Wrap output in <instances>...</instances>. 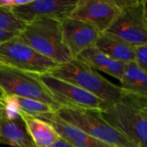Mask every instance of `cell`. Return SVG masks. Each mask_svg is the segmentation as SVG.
I'll return each instance as SVG.
<instances>
[{
  "label": "cell",
  "instance_id": "cell-1",
  "mask_svg": "<svg viewBox=\"0 0 147 147\" xmlns=\"http://www.w3.org/2000/svg\"><path fill=\"white\" fill-rule=\"evenodd\" d=\"M102 118L135 147H147V96L127 92L101 111Z\"/></svg>",
  "mask_w": 147,
  "mask_h": 147
},
{
  "label": "cell",
  "instance_id": "cell-2",
  "mask_svg": "<svg viewBox=\"0 0 147 147\" xmlns=\"http://www.w3.org/2000/svg\"><path fill=\"white\" fill-rule=\"evenodd\" d=\"M48 74L90 92L107 104L121 100L127 93L78 59L58 65Z\"/></svg>",
  "mask_w": 147,
  "mask_h": 147
},
{
  "label": "cell",
  "instance_id": "cell-3",
  "mask_svg": "<svg viewBox=\"0 0 147 147\" xmlns=\"http://www.w3.org/2000/svg\"><path fill=\"white\" fill-rule=\"evenodd\" d=\"M18 37L34 51L59 65L72 59L63 42L60 20L50 17L36 19L27 23Z\"/></svg>",
  "mask_w": 147,
  "mask_h": 147
},
{
  "label": "cell",
  "instance_id": "cell-4",
  "mask_svg": "<svg viewBox=\"0 0 147 147\" xmlns=\"http://www.w3.org/2000/svg\"><path fill=\"white\" fill-rule=\"evenodd\" d=\"M120 12L106 34L133 46L147 44L146 0H114Z\"/></svg>",
  "mask_w": 147,
  "mask_h": 147
},
{
  "label": "cell",
  "instance_id": "cell-5",
  "mask_svg": "<svg viewBox=\"0 0 147 147\" xmlns=\"http://www.w3.org/2000/svg\"><path fill=\"white\" fill-rule=\"evenodd\" d=\"M56 115L63 121L79 128L86 134L112 147H135L102 116L100 111L60 108Z\"/></svg>",
  "mask_w": 147,
  "mask_h": 147
},
{
  "label": "cell",
  "instance_id": "cell-6",
  "mask_svg": "<svg viewBox=\"0 0 147 147\" xmlns=\"http://www.w3.org/2000/svg\"><path fill=\"white\" fill-rule=\"evenodd\" d=\"M0 89L4 96H20L39 101L51 105L56 112L60 109L36 74L2 65H0Z\"/></svg>",
  "mask_w": 147,
  "mask_h": 147
},
{
  "label": "cell",
  "instance_id": "cell-7",
  "mask_svg": "<svg viewBox=\"0 0 147 147\" xmlns=\"http://www.w3.org/2000/svg\"><path fill=\"white\" fill-rule=\"evenodd\" d=\"M0 56L5 65L36 75L49 73L59 65L34 51L18 35L0 44Z\"/></svg>",
  "mask_w": 147,
  "mask_h": 147
},
{
  "label": "cell",
  "instance_id": "cell-8",
  "mask_svg": "<svg viewBox=\"0 0 147 147\" xmlns=\"http://www.w3.org/2000/svg\"><path fill=\"white\" fill-rule=\"evenodd\" d=\"M38 78L60 108L101 111L107 105L90 92L48 73L38 75Z\"/></svg>",
  "mask_w": 147,
  "mask_h": 147
},
{
  "label": "cell",
  "instance_id": "cell-9",
  "mask_svg": "<svg viewBox=\"0 0 147 147\" xmlns=\"http://www.w3.org/2000/svg\"><path fill=\"white\" fill-rule=\"evenodd\" d=\"M119 12L114 0H78L69 18L86 22L102 34L111 26Z\"/></svg>",
  "mask_w": 147,
  "mask_h": 147
},
{
  "label": "cell",
  "instance_id": "cell-10",
  "mask_svg": "<svg viewBox=\"0 0 147 147\" xmlns=\"http://www.w3.org/2000/svg\"><path fill=\"white\" fill-rule=\"evenodd\" d=\"M77 3L78 0H31L28 3L12 8L10 10L27 24L42 17L58 20L67 18Z\"/></svg>",
  "mask_w": 147,
  "mask_h": 147
},
{
  "label": "cell",
  "instance_id": "cell-11",
  "mask_svg": "<svg viewBox=\"0 0 147 147\" xmlns=\"http://www.w3.org/2000/svg\"><path fill=\"white\" fill-rule=\"evenodd\" d=\"M63 42L72 59L83 51L95 46L101 33L93 26L71 18L60 20Z\"/></svg>",
  "mask_w": 147,
  "mask_h": 147
},
{
  "label": "cell",
  "instance_id": "cell-12",
  "mask_svg": "<svg viewBox=\"0 0 147 147\" xmlns=\"http://www.w3.org/2000/svg\"><path fill=\"white\" fill-rule=\"evenodd\" d=\"M36 118L51 125L59 137L74 147H112L86 134L79 128L63 121L56 113L46 114Z\"/></svg>",
  "mask_w": 147,
  "mask_h": 147
},
{
  "label": "cell",
  "instance_id": "cell-13",
  "mask_svg": "<svg viewBox=\"0 0 147 147\" xmlns=\"http://www.w3.org/2000/svg\"><path fill=\"white\" fill-rule=\"evenodd\" d=\"M0 143L13 147H36L20 116L10 118L4 107L0 109Z\"/></svg>",
  "mask_w": 147,
  "mask_h": 147
},
{
  "label": "cell",
  "instance_id": "cell-14",
  "mask_svg": "<svg viewBox=\"0 0 147 147\" xmlns=\"http://www.w3.org/2000/svg\"><path fill=\"white\" fill-rule=\"evenodd\" d=\"M18 115L36 147H51L61 139L53 127L42 120L20 110H18Z\"/></svg>",
  "mask_w": 147,
  "mask_h": 147
},
{
  "label": "cell",
  "instance_id": "cell-15",
  "mask_svg": "<svg viewBox=\"0 0 147 147\" xmlns=\"http://www.w3.org/2000/svg\"><path fill=\"white\" fill-rule=\"evenodd\" d=\"M76 59L83 61L96 71H101L121 81L126 64L114 60L102 53L95 46L83 51Z\"/></svg>",
  "mask_w": 147,
  "mask_h": 147
},
{
  "label": "cell",
  "instance_id": "cell-16",
  "mask_svg": "<svg viewBox=\"0 0 147 147\" xmlns=\"http://www.w3.org/2000/svg\"><path fill=\"white\" fill-rule=\"evenodd\" d=\"M95 47L114 60L124 64L134 61V47L106 33L100 34Z\"/></svg>",
  "mask_w": 147,
  "mask_h": 147
},
{
  "label": "cell",
  "instance_id": "cell-17",
  "mask_svg": "<svg viewBox=\"0 0 147 147\" xmlns=\"http://www.w3.org/2000/svg\"><path fill=\"white\" fill-rule=\"evenodd\" d=\"M120 86L124 90L147 96V72L134 61L126 64Z\"/></svg>",
  "mask_w": 147,
  "mask_h": 147
},
{
  "label": "cell",
  "instance_id": "cell-18",
  "mask_svg": "<svg viewBox=\"0 0 147 147\" xmlns=\"http://www.w3.org/2000/svg\"><path fill=\"white\" fill-rule=\"evenodd\" d=\"M16 105L18 110L36 117L38 115L56 113V110L49 104L35 101L33 99L20 97V96H9Z\"/></svg>",
  "mask_w": 147,
  "mask_h": 147
},
{
  "label": "cell",
  "instance_id": "cell-19",
  "mask_svg": "<svg viewBox=\"0 0 147 147\" xmlns=\"http://www.w3.org/2000/svg\"><path fill=\"white\" fill-rule=\"evenodd\" d=\"M26 23L19 20L10 10V9L0 7V29L16 34L21 33Z\"/></svg>",
  "mask_w": 147,
  "mask_h": 147
},
{
  "label": "cell",
  "instance_id": "cell-20",
  "mask_svg": "<svg viewBox=\"0 0 147 147\" xmlns=\"http://www.w3.org/2000/svg\"><path fill=\"white\" fill-rule=\"evenodd\" d=\"M134 62L147 72V44L134 47Z\"/></svg>",
  "mask_w": 147,
  "mask_h": 147
},
{
  "label": "cell",
  "instance_id": "cell-21",
  "mask_svg": "<svg viewBox=\"0 0 147 147\" xmlns=\"http://www.w3.org/2000/svg\"><path fill=\"white\" fill-rule=\"evenodd\" d=\"M31 0H0V7L12 9L15 7L27 4Z\"/></svg>",
  "mask_w": 147,
  "mask_h": 147
},
{
  "label": "cell",
  "instance_id": "cell-22",
  "mask_svg": "<svg viewBox=\"0 0 147 147\" xmlns=\"http://www.w3.org/2000/svg\"><path fill=\"white\" fill-rule=\"evenodd\" d=\"M16 35H18V34L12 33V32H8V31L0 29V44L11 40L12 38L16 37Z\"/></svg>",
  "mask_w": 147,
  "mask_h": 147
},
{
  "label": "cell",
  "instance_id": "cell-23",
  "mask_svg": "<svg viewBox=\"0 0 147 147\" xmlns=\"http://www.w3.org/2000/svg\"><path fill=\"white\" fill-rule=\"evenodd\" d=\"M51 147H74L71 145H70L69 143L65 142V140H63L62 139H60L58 142H56L53 146Z\"/></svg>",
  "mask_w": 147,
  "mask_h": 147
},
{
  "label": "cell",
  "instance_id": "cell-24",
  "mask_svg": "<svg viewBox=\"0 0 147 147\" xmlns=\"http://www.w3.org/2000/svg\"><path fill=\"white\" fill-rule=\"evenodd\" d=\"M4 107V102H3V98H0V109Z\"/></svg>",
  "mask_w": 147,
  "mask_h": 147
},
{
  "label": "cell",
  "instance_id": "cell-25",
  "mask_svg": "<svg viewBox=\"0 0 147 147\" xmlns=\"http://www.w3.org/2000/svg\"><path fill=\"white\" fill-rule=\"evenodd\" d=\"M4 97V94H3V92L1 90V89H0V98L2 99V98H3Z\"/></svg>",
  "mask_w": 147,
  "mask_h": 147
},
{
  "label": "cell",
  "instance_id": "cell-26",
  "mask_svg": "<svg viewBox=\"0 0 147 147\" xmlns=\"http://www.w3.org/2000/svg\"><path fill=\"white\" fill-rule=\"evenodd\" d=\"M4 65V62H3V59L1 58V56H0V65Z\"/></svg>",
  "mask_w": 147,
  "mask_h": 147
}]
</instances>
